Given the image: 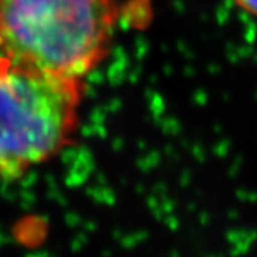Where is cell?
Here are the masks:
<instances>
[{"instance_id": "obj_1", "label": "cell", "mask_w": 257, "mask_h": 257, "mask_svg": "<svg viewBox=\"0 0 257 257\" xmlns=\"http://www.w3.org/2000/svg\"><path fill=\"white\" fill-rule=\"evenodd\" d=\"M116 0H0V55L84 80L109 56Z\"/></svg>"}, {"instance_id": "obj_2", "label": "cell", "mask_w": 257, "mask_h": 257, "mask_svg": "<svg viewBox=\"0 0 257 257\" xmlns=\"http://www.w3.org/2000/svg\"><path fill=\"white\" fill-rule=\"evenodd\" d=\"M84 80L0 55V180L22 179L57 157L80 123Z\"/></svg>"}, {"instance_id": "obj_3", "label": "cell", "mask_w": 257, "mask_h": 257, "mask_svg": "<svg viewBox=\"0 0 257 257\" xmlns=\"http://www.w3.org/2000/svg\"><path fill=\"white\" fill-rule=\"evenodd\" d=\"M234 5L247 15L257 18V0H233Z\"/></svg>"}]
</instances>
